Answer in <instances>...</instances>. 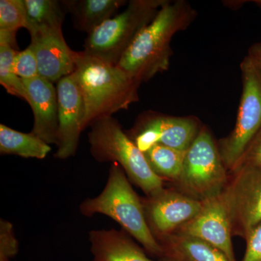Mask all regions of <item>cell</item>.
Masks as SVG:
<instances>
[{"label": "cell", "instance_id": "1", "mask_svg": "<svg viewBox=\"0 0 261 261\" xmlns=\"http://www.w3.org/2000/svg\"><path fill=\"white\" fill-rule=\"evenodd\" d=\"M197 15L188 2L168 1L137 36L117 65L140 84L166 71L173 55V37L186 30Z\"/></svg>", "mask_w": 261, "mask_h": 261}, {"label": "cell", "instance_id": "2", "mask_svg": "<svg viewBox=\"0 0 261 261\" xmlns=\"http://www.w3.org/2000/svg\"><path fill=\"white\" fill-rule=\"evenodd\" d=\"M73 74L85 106L84 129L96 120L112 116L138 102L141 84L118 65L89 56L84 51H76Z\"/></svg>", "mask_w": 261, "mask_h": 261}, {"label": "cell", "instance_id": "3", "mask_svg": "<svg viewBox=\"0 0 261 261\" xmlns=\"http://www.w3.org/2000/svg\"><path fill=\"white\" fill-rule=\"evenodd\" d=\"M125 173L118 163H113L102 193L83 201L80 205L81 213L87 217L99 214L111 218L142 244L147 252L161 256L163 254V247L151 231L143 203Z\"/></svg>", "mask_w": 261, "mask_h": 261}, {"label": "cell", "instance_id": "4", "mask_svg": "<svg viewBox=\"0 0 261 261\" xmlns=\"http://www.w3.org/2000/svg\"><path fill=\"white\" fill-rule=\"evenodd\" d=\"M90 152L98 162L118 163L133 183L148 196L162 192V178L152 171L145 154L113 116L103 117L89 126Z\"/></svg>", "mask_w": 261, "mask_h": 261}, {"label": "cell", "instance_id": "5", "mask_svg": "<svg viewBox=\"0 0 261 261\" xmlns=\"http://www.w3.org/2000/svg\"><path fill=\"white\" fill-rule=\"evenodd\" d=\"M168 0H132L126 9L101 24L87 36L84 51L118 64L130 44Z\"/></svg>", "mask_w": 261, "mask_h": 261}, {"label": "cell", "instance_id": "6", "mask_svg": "<svg viewBox=\"0 0 261 261\" xmlns=\"http://www.w3.org/2000/svg\"><path fill=\"white\" fill-rule=\"evenodd\" d=\"M240 69L243 91L236 123L218 145L225 167L233 171L261 129V71L247 56Z\"/></svg>", "mask_w": 261, "mask_h": 261}, {"label": "cell", "instance_id": "7", "mask_svg": "<svg viewBox=\"0 0 261 261\" xmlns=\"http://www.w3.org/2000/svg\"><path fill=\"white\" fill-rule=\"evenodd\" d=\"M226 169L214 137L202 126L187 150L178 181L187 195L205 202L224 191Z\"/></svg>", "mask_w": 261, "mask_h": 261}, {"label": "cell", "instance_id": "8", "mask_svg": "<svg viewBox=\"0 0 261 261\" xmlns=\"http://www.w3.org/2000/svg\"><path fill=\"white\" fill-rule=\"evenodd\" d=\"M201 128L200 122L195 117L147 113L139 118L132 135H128L143 153L156 145L186 152Z\"/></svg>", "mask_w": 261, "mask_h": 261}, {"label": "cell", "instance_id": "9", "mask_svg": "<svg viewBox=\"0 0 261 261\" xmlns=\"http://www.w3.org/2000/svg\"><path fill=\"white\" fill-rule=\"evenodd\" d=\"M236 177L221 194L232 232L245 238L261 223V168L243 166L235 170Z\"/></svg>", "mask_w": 261, "mask_h": 261}, {"label": "cell", "instance_id": "10", "mask_svg": "<svg viewBox=\"0 0 261 261\" xmlns=\"http://www.w3.org/2000/svg\"><path fill=\"white\" fill-rule=\"evenodd\" d=\"M58 99V150L55 157L65 160L74 155L84 129L85 106L80 87L73 73L57 83Z\"/></svg>", "mask_w": 261, "mask_h": 261}, {"label": "cell", "instance_id": "11", "mask_svg": "<svg viewBox=\"0 0 261 261\" xmlns=\"http://www.w3.org/2000/svg\"><path fill=\"white\" fill-rule=\"evenodd\" d=\"M143 206L151 231L161 238L195 219L202 210L203 202L185 194L163 190L148 197Z\"/></svg>", "mask_w": 261, "mask_h": 261}, {"label": "cell", "instance_id": "12", "mask_svg": "<svg viewBox=\"0 0 261 261\" xmlns=\"http://www.w3.org/2000/svg\"><path fill=\"white\" fill-rule=\"evenodd\" d=\"M30 35L40 76L54 84L74 72L76 51L68 47L62 29H39Z\"/></svg>", "mask_w": 261, "mask_h": 261}, {"label": "cell", "instance_id": "13", "mask_svg": "<svg viewBox=\"0 0 261 261\" xmlns=\"http://www.w3.org/2000/svg\"><path fill=\"white\" fill-rule=\"evenodd\" d=\"M231 232V220L221 195L203 202L200 214L180 230V233L210 243L224 252L230 261H236Z\"/></svg>", "mask_w": 261, "mask_h": 261}, {"label": "cell", "instance_id": "14", "mask_svg": "<svg viewBox=\"0 0 261 261\" xmlns=\"http://www.w3.org/2000/svg\"><path fill=\"white\" fill-rule=\"evenodd\" d=\"M34 113L32 132L47 143L58 144L59 119L57 89L51 82L38 75L22 80Z\"/></svg>", "mask_w": 261, "mask_h": 261}, {"label": "cell", "instance_id": "15", "mask_svg": "<svg viewBox=\"0 0 261 261\" xmlns=\"http://www.w3.org/2000/svg\"><path fill=\"white\" fill-rule=\"evenodd\" d=\"M124 230H92L89 232L92 261H152Z\"/></svg>", "mask_w": 261, "mask_h": 261}, {"label": "cell", "instance_id": "16", "mask_svg": "<svg viewBox=\"0 0 261 261\" xmlns=\"http://www.w3.org/2000/svg\"><path fill=\"white\" fill-rule=\"evenodd\" d=\"M161 239L163 255L176 261H230L217 247L195 237L179 233Z\"/></svg>", "mask_w": 261, "mask_h": 261}, {"label": "cell", "instance_id": "17", "mask_svg": "<svg viewBox=\"0 0 261 261\" xmlns=\"http://www.w3.org/2000/svg\"><path fill=\"white\" fill-rule=\"evenodd\" d=\"M63 3L71 15L75 28L87 34L128 4L125 0H65Z\"/></svg>", "mask_w": 261, "mask_h": 261}, {"label": "cell", "instance_id": "18", "mask_svg": "<svg viewBox=\"0 0 261 261\" xmlns=\"http://www.w3.org/2000/svg\"><path fill=\"white\" fill-rule=\"evenodd\" d=\"M51 147L42 139L30 133H23L6 125L0 124V153L13 154L25 159H44Z\"/></svg>", "mask_w": 261, "mask_h": 261}, {"label": "cell", "instance_id": "19", "mask_svg": "<svg viewBox=\"0 0 261 261\" xmlns=\"http://www.w3.org/2000/svg\"><path fill=\"white\" fill-rule=\"evenodd\" d=\"M27 8L25 29L32 33L39 29H62L67 12L63 1L24 0Z\"/></svg>", "mask_w": 261, "mask_h": 261}, {"label": "cell", "instance_id": "20", "mask_svg": "<svg viewBox=\"0 0 261 261\" xmlns=\"http://www.w3.org/2000/svg\"><path fill=\"white\" fill-rule=\"evenodd\" d=\"M15 34L0 32V84L12 95L28 102L23 81L13 71L17 53Z\"/></svg>", "mask_w": 261, "mask_h": 261}, {"label": "cell", "instance_id": "21", "mask_svg": "<svg viewBox=\"0 0 261 261\" xmlns=\"http://www.w3.org/2000/svg\"><path fill=\"white\" fill-rule=\"evenodd\" d=\"M186 152L171 148L167 146L156 145L144 152V154L149 167L159 177L178 181L183 168Z\"/></svg>", "mask_w": 261, "mask_h": 261}, {"label": "cell", "instance_id": "22", "mask_svg": "<svg viewBox=\"0 0 261 261\" xmlns=\"http://www.w3.org/2000/svg\"><path fill=\"white\" fill-rule=\"evenodd\" d=\"M27 24V8L24 0L0 1V32L16 34Z\"/></svg>", "mask_w": 261, "mask_h": 261}, {"label": "cell", "instance_id": "23", "mask_svg": "<svg viewBox=\"0 0 261 261\" xmlns=\"http://www.w3.org/2000/svg\"><path fill=\"white\" fill-rule=\"evenodd\" d=\"M13 68L15 74L21 80H30L39 75L37 57L30 46L17 53Z\"/></svg>", "mask_w": 261, "mask_h": 261}, {"label": "cell", "instance_id": "24", "mask_svg": "<svg viewBox=\"0 0 261 261\" xmlns=\"http://www.w3.org/2000/svg\"><path fill=\"white\" fill-rule=\"evenodd\" d=\"M18 251V240L15 236L11 223L1 219L0 221V257L11 258Z\"/></svg>", "mask_w": 261, "mask_h": 261}, {"label": "cell", "instance_id": "25", "mask_svg": "<svg viewBox=\"0 0 261 261\" xmlns=\"http://www.w3.org/2000/svg\"><path fill=\"white\" fill-rule=\"evenodd\" d=\"M246 251L242 261H261V223L245 237Z\"/></svg>", "mask_w": 261, "mask_h": 261}, {"label": "cell", "instance_id": "26", "mask_svg": "<svg viewBox=\"0 0 261 261\" xmlns=\"http://www.w3.org/2000/svg\"><path fill=\"white\" fill-rule=\"evenodd\" d=\"M243 166L261 168V129L247 147L237 168Z\"/></svg>", "mask_w": 261, "mask_h": 261}, {"label": "cell", "instance_id": "27", "mask_svg": "<svg viewBox=\"0 0 261 261\" xmlns=\"http://www.w3.org/2000/svg\"><path fill=\"white\" fill-rule=\"evenodd\" d=\"M247 56L261 71V42L252 44L249 48Z\"/></svg>", "mask_w": 261, "mask_h": 261}, {"label": "cell", "instance_id": "28", "mask_svg": "<svg viewBox=\"0 0 261 261\" xmlns=\"http://www.w3.org/2000/svg\"><path fill=\"white\" fill-rule=\"evenodd\" d=\"M253 3L257 5L259 8H261V0H255V1H253Z\"/></svg>", "mask_w": 261, "mask_h": 261}, {"label": "cell", "instance_id": "29", "mask_svg": "<svg viewBox=\"0 0 261 261\" xmlns=\"http://www.w3.org/2000/svg\"><path fill=\"white\" fill-rule=\"evenodd\" d=\"M163 261H176L175 260H173L172 258H170V257L165 256L163 258Z\"/></svg>", "mask_w": 261, "mask_h": 261}, {"label": "cell", "instance_id": "30", "mask_svg": "<svg viewBox=\"0 0 261 261\" xmlns=\"http://www.w3.org/2000/svg\"><path fill=\"white\" fill-rule=\"evenodd\" d=\"M0 261H10V259L5 257H0Z\"/></svg>", "mask_w": 261, "mask_h": 261}]
</instances>
